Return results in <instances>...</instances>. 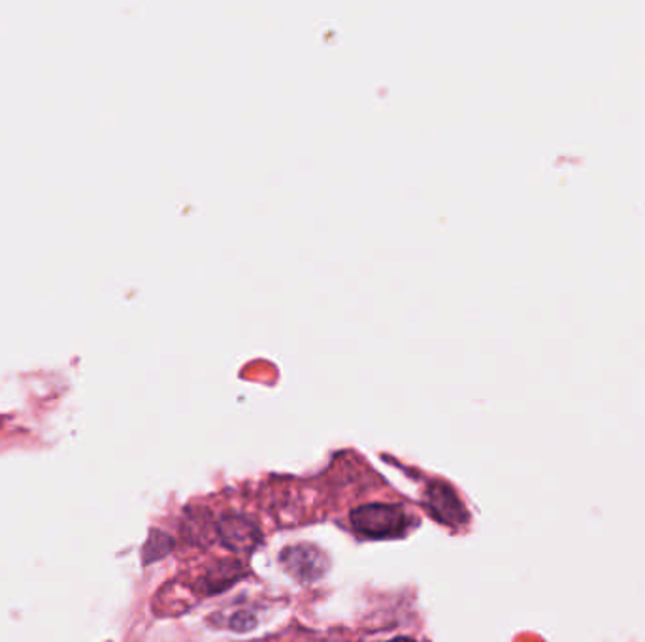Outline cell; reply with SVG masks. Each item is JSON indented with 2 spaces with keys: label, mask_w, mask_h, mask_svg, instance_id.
<instances>
[{
  "label": "cell",
  "mask_w": 645,
  "mask_h": 642,
  "mask_svg": "<svg viewBox=\"0 0 645 642\" xmlns=\"http://www.w3.org/2000/svg\"><path fill=\"white\" fill-rule=\"evenodd\" d=\"M430 507L442 522L457 520L459 512H461V504L457 501L455 496L448 488H442V486L430 491Z\"/></svg>",
  "instance_id": "3957f363"
},
{
  "label": "cell",
  "mask_w": 645,
  "mask_h": 642,
  "mask_svg": "<svg viewBox=\"0 0 645 642\" xmlns=\"http://www.w3.org/2000/svg\"><path fill=\"white\" fill-rule=\"evenodd\" d=\"M387 642H416V641H411V639H406V636H400V639H392V641Z\"/></svg>",
  "instance_id": "277c9868"
},
{
  "label": "cell",
  "mask_w": 645,
  "mask_h": 642,
  "mask_svg": "<svg viewBox=\"0 0 645 642\" xmlns=\"http://www.w3.org/2000/svg\"><path fill=\"white\" fill-rule=\"evenodd\" d=\"M351 524L357 534L370 539H389L405 534L410 518L399 505H362L351 512Z\"/></svg>",
  "instance_id": "6da1fadb"
},
{
  "label": "cell",
  "mask_w": 645,
  "mask_h": 642,
  "mask_svg": "<svg viewBox=\"0 0 645 642\" xmlns=\"http://www.w3.org/2000/svg\"><path fill=\"white\" fill-rule=\"evenodd\" d=\"M281 560L289 569V573L295 574L298 579L314 580L321 577L325 558H322L321 552H317V548L293 547L285 550Z\"/></svg>",
  "instance_id": "7a4b0ae2"
}]
</instances>
